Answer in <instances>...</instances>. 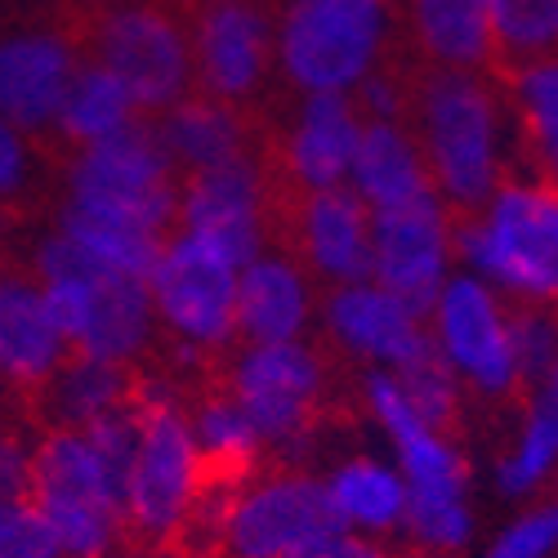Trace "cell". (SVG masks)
<instances>
[{"instance_id": "obj_30", "label": "cell", "mask_w": 558, "mask_h": 558, "mask_svg": "<svg viewBox=\"0 0 558 558\" xmlns=\"http://www.w3.org/2000/svg\"><path fill=\"white\" fill-rule=\"evenodd\" d=\"M554 456H558V385H545L536 407H532V415H527L519 451L500 464L505 492H527L536 478H545Z\"/></svg>"}, {"instance_id": "obj_1", "label": "cell", "mask_w": 558, "mask_h": 558, "mask_svg": "<svg viewBox=\"0 0 558 558\" xmlns=\"http://www.w3.org/2000/svg\"><path fill=\"white\" fill-rule=\"evenodd\" d=\"M434 193H442L451 228L478 223L496 193V104L474 72L425 68L407 76V117Z\"/></svg>"}, {"instance_id": "obj_15", "label": "cell", "mask_w": 558, "mask_h": 558, "mask_svg": "<svg viewBox=\"0 0 558 558\" xmlns=\"http://www.w3.org/2000/svg\"><path fill=\"white\" fill-rule=\"evenodd\" d=\"M291 264L327 287L371 282V206L344 183L313 189L295 219Z\"/></svg>"}, {"instance_id": "obj_23", "label": "cell", "mask_w": 558, "mask_h": 558, "mask_svg": "<svg viewBox=\"0 0 558 558\" xmlns=\"http://www.w3.org/2000/svg\"><path fill=\"white\" fill-rule=\"evenodd\" d=\"M349 174H353V193L371 210H393V206L421 202V197L434 193L415 138L407 134V125H389V121H366L362 125Z\"/></svg>"}, {"instance_id": "obj_22", "label": "cell", "mask_w": 558, "mask_h": 558, "mask_svg": "<svg viewBox=\"0 0 558 558\" xmlns=\"http://www.w3.org/2000/svg\"><path fill=\"white\" fill-rule=\"evenodd\" d=\"M308 317L304 272L282 255H259L238 277V340L251 344H291Z\"/></svg>"}, {"instance_id": "obj_3", "label": "cell", "mask_w": 558, "mask_h": 558, "mask_svg": "<svg viewBox=\"0 0 558 558\" xmlns=\"http://www.w3.org/2000/svg\"><path fill=\"white\" fill-rule=\"evenodd\" d=\"M138 451L125 483V554H161L183 519L197 474V438L161 380L138 376Z\"/></svg>"}, {"instance_id": "obj_20", "label": "cell", "mask_w": 558, "mask_h": 558, "mask_svg": "<svg viewBox=\"0 0 558 558\" xmlns=\"http://www.w3.org/2000/svg\"><path fill=\"white\" fill-rule=\"evenodd\" d=\"M130 389H134V371L76 349L50 380H40L27 393V421L36 434H81L117 402H125Z\"/></svg>"}, {"instance_id": "obj_8", "label": "cell", "mask_w": 558, "mask_h": 558, "mask_svg": "<svg viewBox=\"0 0 558 558\" xmlns=\"http://www.w3.org/2000/svg\"><path fill=\"white\" fill-rule=\"evenodd\" d=\"M456 246L523 295H558V193L500 189L487 219L456 228Z\"/></svg>"}, {"instance_id": "obj_9", "label": "cell", "mask_w": 558, "mask_h": 558, "mask_svg": "<svg viewBox=\"0 0 558 558\" xmlns=\"http://www.w3.org/2000/svg\"><path fill=\"white\" fill-rule=\"evenodd\" d=\"M228 389L259 442L295 447L327 415V366L304 344H251L232 357Z\"/></svg>"}, {"instance_id": "obj_16", "label": "cell", "mask_w": 558, "mask_h": 558, "mask_svg": "<svg viewBox=\"0 0 558 558\" xmlns=\"http://www.w3.org/2000/svg\"><path fill=\"white\" fill-rule=\"evenodd\" d=\"M438 344L456 371H464L478 389L500 393L514 376V344H509V322L492 291L478 277H456L438 295Z\"/></svg>"}, {"instance_id": "obj_33", "label": "cell", "mask_w": 558, "mask_h": 558, "mask_svg": "<svg viewBox=\"0 0 558 558\" xmlns=\"http://www.w3.org/2000/svg\"><path fill=\"white\" fill-rule=\"evenodd\" d=\"M558 545V505H545L536 509V514L519 519L514 527H509L487 558H545L549 549Z\"/></svg>"}, {"instance_id": "obj_32", "label": "cell", "mask_w": 558, "mask_h": 558, "mask_svg": "<svg viewBox=\"0 0 558 558\" xmlns=\"http://www.w3.org/2000/svg\"><path fill=\"white\" fill-rule=\"evenodd\" d=\"M32 153L27 134H19L0 117V215H27L32 210Z\"/></svg>"}, {"instance_id": "obj_6", "label": "cell", "mask_w": 558, "mask_h": 558, "mask_svg": "<svg viewBox=\"0 0 558 558\" xmlns=\"http://www.w3.org/2000/svg\"><path fill=\"white\" fill-rule=\"evenodd\" d=\"M27 505L54 527L72 558H117L125 549L121 500L85 434L36 438Z\"/></svg>"}, {"instance_id": "obj_14", "label": "cell", "mask_w": 558, "mask_h": 558, "mask_svg": "<svg viewBox=\"0 0 558 558\" xmlns=\"http://www.w3.org/2000/svg\"><path fill=\"white\" fill-rule=\"evenodd\" d=\"M264 174L259 157H238L215 170L183 174L179 193V228L219 246L238 268L264 255V215H259Z\"/></svg>"}, {"instance_id": "obj_2", "label": "cell", "mask_w": 558, "mask_h": 558, "mask_svg": "<svg viewBox=\"0 0 558 558\" xmlns=\"http://www.w3.org/2000/svg\"><path fill=\"white\" fill-rule=\"evenodd\" d=\"M59 27L85 63L125 85L138 112L161 117L193 95V40L179 0H117L99 14L59 10Z\"/></svg>"}, {"instance_id": "obj_29", "label": "cell", "mask_w": 558, "mask_h": 558, "mask_svg": "<svg viewBox=\"0 0 558 558\" xmlns=\"http://www.w3.org/2000/svg\"><path fill=\"white\" fill-rule=\"evenodd\" d=\"M519 76V108L527 121V138L545 174L558 179V59L532 63Z\"/></svg>"}, {"instance_id": "obj_27", "label": "cell", "mask_w": 558, "mask_h": 558, "mask_svg": "<svg viewBox=\"0 0 558 558\" xmlns=\"http://www.w3.org/2000/svg\"><path fill=\"white\" fill-rule=\"evenodd\" d=\"M336 509L344 514V523H362V527H393L407 519V483L393 478V470L376 460H349L331 474L327 483Z\"/></svg>"}, {"instance_id": "obj_5", "label": "cell", "mask_w": 558, "mask_h": 558, "mask_svg": "<svg viewBox=\"0 0 558 558\" xmlns=\"http://www.w3.org/2000/svg\"><path fill=\"white\" fill-rule=\"evenodd\" d=\"M68 197H81L89 206H104L112 215H125L134 223L153 228L170 242V228L179 223V193L183 179L161 144L157 117L138 112L117 134L99 138L63 161Z\"/></svg>"}, {"instance_id": "obj_31", "label": "cell", "mask_w": 558, "mask_h": 558, "mask_svg": "<svg viewBox=\"0 0 558 558\" xmlns=\"http://www.w3.org/2000/svg\"><path fill=\"white\" fill-rule=\"evenodd\" d=\"M0 558H72L27 500L0 496Z\"/></svg>"}, {"instance_id": "obj_34", "label": "cell", "mask_w": 558, "mask_h": 558, "mask_svg": "<svg viewBox=\"0 0 558 558\" xmlns=\"http://www.w3.org/2000/svg\"><path fill=\"white\" fill-rule=\"evenodd\" d=\"M509 344H514V376H541L545 380L549 366L558 362L549 322H541L532 313H519L509 322Z\"/></svg>"}, {"instance_id": "obj_12", "label": "cell", "mask_w": 558, "mask_h": 558, "mask_svg": "<svg viewBox=\"0 0 558 558\" xmlns=\"http://www.w3.org/2000/svg\"><path fill=\"white\" fill-rule=\"evenodd\" d=\"M442 264L447 215L434 193L393 210H371V277L421 322L438 308Z\"/></svg>"}, {"instance_id": "obj_13", "label": "cell", "mask_w": 558, "mask_h": 558, "mask_svg": "<svg viewBox=\"0 0 558 558\" xmlns=\"http://www.w3.org/2000/svg\"><path fill=\"white\" fill-rule=\"evenodd\" d=\"M76 68L81 54L54 19L0 36V117L36 144L50 138L63 117Z\"/></svg>"}, {"instance_id": "obj_26", "label": "cell", "mask_w": 558, "mask_h": 558, "mask_svg": "<svg viewBox=\"0 0 558 558\" xmlns=\"http://www.w3.org/2000/svg\"><path fill=\"white\" fill-rule=\"evenodd\" d=\"M492 40L509 72L558 59V0H492Z\"/></svg>"}, {"instance_id": "obj_37", "label": "cell", "mask_w": 558, "mask_h": 558, "mask_svg": "<svg viewBox=\"0 0 558 558\" xmlns=\"http://www.w3.org/2000/svg\"><path fill=\"white\" fill-rule=\"evenodd\" d=\"M130 558H170V554H130Z\"/></svg>"}, {"instance_id": "obj_7", "label": "cell", "mask_w": 558, "mask_h": 558, "mask_svg": "<svg viewBox=\"0 0 558 558\" xmlns=\"http://www.w3.org/2000/svg\"><path fill=\"white\" fill-rule=\"evenodd\" d=\"M366 398L398 442L402 478H407V523L415 541L434 549H456L470 541V509H464V460L434 434L402 398L398 380L371 376Z\"/></svg>"}, {"instance_id": "obj_35", "label": "cell", "mask_w": 558, "mask_h": 558, "mask_svg": "<svg viewBox=\"0 0 558 558\" xmlns=\"http://www.w3.org/2000/svg\"><path fill=\"white\" fill-rule=\"evenodd\" d=\"M287 558H385L371 541H357V536H327V541H313V545H304V549H295V554H287Z\"/></svg>"}, {"instance_id": "obj_4", "label": "cell", "mask_w": 558, "mask_h": 558, "mask_svg": "<svg viewBox=\"0 0 558 558\" xmlns=\"http://www.w3.org/2000/svg\"><path fill=\"white\" fill-rule=\"evenodd\" d=\"M389 0H282L277 63L300 95H349L380 63Z\"/></svg>"}, {"instance_id": "obj_19", "label": "cell", "mask_w": 558, "mask_h": 558, "mask_svg": "<svg viewBox=\"0 0 558 558\" xmlns=\"http://www.w3.org/2000/svg\"><path fill=\"white\" fill-rule=\"evenodd\" d=\"M157 130H161V144H166L179 179L197 174V170H215L238 157H259L264 138H268V125L259 112H238V108L215 104L206 95L179 99L170 112L157 117Z\"/></svg>"}, {"instance_id": "obj_25", "label": "cell", "mask_w": 558, "mask_h": 558, "mask_svg": "<svg viewBox=\"0 0 558 558\" xmlns=\"http://www.w3.org/2000/svg\"><path fill=\"white\" fill-rule=\"evenodd\" d=\"M59 232L68 242H76L81 251H89L95 259H104L117 272H130L138 282H148L161 251L170 246L166 238H157L153 228L134 223L125 215H112L104 206H89L81 197H63L59 206Z\"/></svg>"}, {"instance_id": "obj_28", "label": "cell", "mask_w": 558, "mask_h": 558, "mask_svg": "<svg viewBox=\"0 0 558 558\" xmlns=\"http://www.w3.org/2000/svg\"><path fill=\"white\" fill-rule=\"evenodd\" d=\"M398 389L434 434L456 425V371H451L442 344L429 340L411 362H402L398 366Z\"/></svg>"}, {"instance_id": "obj_36", "label": "cell", "mask_w": 558, "mask_h": 558, "mask_svg": "<svg viewBox=\"0 0 558 558\" xmlns=\"http://www.w3.org/2000/svg\"><path fill=\"white\" fill-rule=\"evenodd\" d=\"M63 10H72V14H99V10H108V5H117V0H59Z\"/></svg>"}, {"instance_id": "obj_11", "label": "cell", "mask_w": 558, "mask_h": 558, "mask_svg": "<svg viewBox=\"0 0 558 558\" xmlns=\"http://www.w3.org/2000/svg\"><path fill=\"white\" fill-rule=\"evenodd\" d=\"M344 532L349 523L336 509L327 483L277 470L259 483H246L228 523L223 558H287L313 541L344 536Z\"/></svg>"}, {"instance_id": "obj_17", "label": "cell", "mask_w": 558, "mask_h": 558, "mask_svg": "<svg viewBox=\"0 0 558 558\" xmlns=\"http://www.w3.org/2000/svg\"><path fill=\"white\" fill-rule=\"evenodd\" d=\"M76 349L54 327L45 287L32 268L0 264V380L14 385L23 398L50 380Z\"/></svg>"}, {"instance_id": "obj_21", "label": "cell", "mask_w": 558, "mask_h": 558, "mask_svg": "<svg viewBox=\"0 0 558 558\" xmlns=\"http://www.w3.org/2000/svg\"><path fill=\"white\" fill-rule=\"evenodd\" d=\"M327 331L366 357H380V362H411L429 344L425 336V322L407 313L389 291L380 287H331L327 295Z\"/></svg>"}, {"instance_id": "obj_18", "label": "cell", "mask_w": 558, "mask_h": 558, "mask_svg": "<svg viewBox=\"0 0 558 558\" xmlns=\"http://www.w3.org/2000/svg\"><path fill=\"white\" fill-rule=\"evenodd\" d=\"M264 125H268V144L308 193L336 189V183L349 179L362 138V112L353 95H304L300 117L291 125H272V121Z\"/></svg>"}, {"instance_id": "obj_24", "label": "cell", "mask_w": 558, "mask_h": 558, "mask_svg": "<svg viewBox=\"0 0 558 558\" xmlns=\"http://www.w3.org/2000/svg\"><path fill=\"white\" fill-rule=\"evenodd\" d=\"M411 36L434 68H496L492 0H411Z\"/></svg>"}, {"instance_id": "obj_10", "label": "cell", "mask_w": 558, "mask_h": 558, "mask_svg": "<svg viewBox=\"0 0 558 558\" xmlns=\"http://www.w3.org/2000/svg\"><path fill=\"white\" fill-rule=\"evenodd\" d=\"M148 291L161 327L202 349H228L238 340V264L219 246L193 238H170Z\"/></svg>"}]
</instances>
